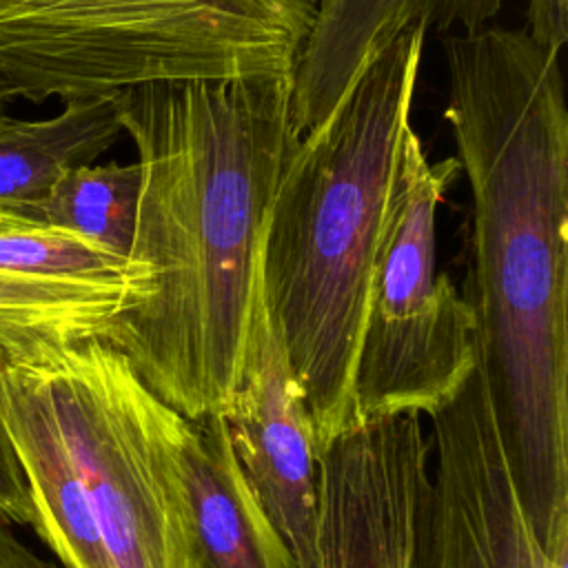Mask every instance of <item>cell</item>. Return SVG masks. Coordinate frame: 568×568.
<instances>
[{
    "label": "cell",
    "mask_w": 568,
    "mask_h": 568,
    "mask_svg": "<svg viewBox=\"0 0 568 568\" xmlns=\"http://www.w3.org/2000/svg\"><path fill=\"white\" fill-rule=\"evenodd\" d=\"M470 191L464 300L515 486L544 552L568 532V109L561 53L521 27L444 38Z\"/></svg>",
    "instance_id": "1"
},
{
    "label": "cell",
    "mask_w": 568,
    "mask_h": 568,
    "mask_svg": "<svg viewBox=\"0 0 568 568\" xmlns=\"http://www.w3.org/2000/svg\"><path fill=\"white\" fill-rule=\"evenodd\" d=\"M291 75L118 91L140 197L124 304L102 339L180 415L224 413L242 366L262 237L297 144Z\"/></svg>",
    "instance_id": "2"
},
{
    "label": "cell",
    "mask_w": 568,
    "mask_h": 568,
    "mask_svg": "<svg viewBox=\"0 0 568 568\" xmlns=\"http://www.w3.org/2000/svg\"><path fill=\"white\" fill-rule=\"evenodd\" d=\"M426 33L410 22L362 60L328 115L297 138L266 217L264 297L317 453L357 419L368 282Z\"/></svg>",
    "instance_id": "3"
},
{
    "label": "cell",
    "mask_w": 568,
    "mask_h": 568,
    "mask_svg": "<svg viewBox=\"0 0 568 568\" xmlns=\"http://www.w3.org/2000/svg\"><path fill=\"white\" fill-rule=\"evenodd\" d=\"M0 413L31 528L62 568H193L178 442L184 415L98 335L0 357Z\"/></svg>",
    "instance_id": "4"
},
{
    "label": "cell",
    "mask_w": 568,
    "mask_h": 568,
    "mask_svg": "<svg viewBox=\"0 0 568 568\" xmlns=\"http://www.w3.org/2000/svg\"><path fill=\"white\" fill-rule=\"evenodd\" d=\"M317 0H0L7 100L291 75Z\"/></svg>",
    "instance_id": "5"
},
{
    "label": "cell",
    "mask_w": 568,
    "mask_h": 568,
    "mask_svg": "<svg viewBox=\"0 0 568 568\" xmlns=\"http://www.w3.org/2000/svg\"><path fill=\"white\" fill-rule=\"evenodd\" d=\"M457 175L455 158L428 160L410 124L368 282L353 384L357 419L430 415L475 368L473 308L437 268V209Z\"/></svg>",
    "instance_id": "6"
},
{
    "label": "cell",
    "mask_w": 568,
    "mask_h": 568,
    "mask_svg": "<svg viewBox=\"0 0 568 568\" xmlns=\"http://www.w3.org/2000/svg\"><path fill=\"white\" fill-rule=\"evenodd\" d=\"M430 419L435 468L422 501L415 568H550L477 368Z\"/></svg>",
    "instance_id": "7"
},
{
    "label": "cell",
    "mask_w": 568,
    "mask_h": 568,
    "mask_svg": "<svg viewBox=\"0 0 568 568\" xmlns=\"http://www.w3.org/2000/svg\"><path fill=\"white\" fill-rule=\"evenodd\" d=\"M428 455L417 413L359 417L317 453V568H415Z\"/></svg>",
    "instance_id": "8"
},
{
    "label": "cell",
    "mask_w": 568,
    "mask_h": 568,
    "mask_svg": "<svg viewBox=\"0 0 568 568\" xmlns=\"http://www.w3.org/2000/svg\"><path fill=\"white\" fill-rule=\"evenodd\" d=\"M222 415L235 457L297 568H317V446L304 393L266 306L262 255L242 366Z\"/></svg>",
    "instance_id": "9"
},
{
    "label": "cell",
    "mask_w": 568,
    "mask_h": 568,
    "mask_svg": "<svg viewBox=\"0 0 568 568\" xmlns=\"http://www.w3.org/2000/svg\"><path fill=\"white\" fill-rule=\"evenodd\" d=\"M178 468L193 568H297L235 457L222 413L182 419Z\"/></svg>",
    "instance_id": "10"
},
{
    "label": "cell",
    "mask_w": 568,
    "mask_h": 568,
    "mask_svg": "<svg viewBox=\"0 0 568 568\" xmlns=\"http://www.w3.org/2000/svg\"><path fill=\"white\" fill-rule=\"evenodd\" d=\"M504 0H317L313 27L291 82V129L302 138L320 124L362 60L410 22L468 33L501 11Z\"/></svg>",
    "instance_id": "11"
},
{
    "label": "cell",
    "mask_w": 568,
    "mask_h": 568,
    "mask_svg": "<svg viewBox=\"0 0 568 568\" xmlns=\"http://www.w3.org/2000/svg\"><path fill=\"white\" fill-rule=\"evenodd\" d=\"M122 135L118 93L64 102L47 120L0 118V213L29 220L71 169L93 164Z\"/></svg>",
    "instance_id": "12"
},
{
    "label": "cell",
    "mask_w": 568,
    "mask_h": 568,
    "mask_svg": "<svg viewBox=\"0 0 568 568\" xmlns=\"http://www.w3.org/2000/svg\"><path fill=\"white\" fill-rule=\"evenodd\" d=\"M124 304V282L31 277L0 271V353L24 357L44 346L102 335Z\"/></svg>",
    "instance_id": "13"
},
{
    "label": "cell",
    "mask_w": 568,
    "mask_h": 568,
    "mask_svg": "<svg viewBox=\"0 0 568 568\" xmlns=\"http://www.w3.org/2000/svg\"><path fill=\"white\" fill-rule=\"evenodd\" d=\"M138 197L140 169L135 162L84 164L64 173L29 220L78 233L126 260L135 233Z\"/></svg>",
    "instance_id": "14"
},
{
    "label": "cell",
    "mask_w": 568,
    "mask_h": 568,
    "mask_svg": "<svg viewBox=\"0 0 568 568\" xmlns=\"http://www.w3.org/2000/svg\"><path fill=\"white\" fill-rule=\"evenodd\" d=\"M0 271L31 277L124 282V260L95 242L53 226L0 233Z\"/></svg>",
    "instance_id": "15"
},
{
    "label": "cell",
    "mask_w": 568,
    "mask_h": 568,
    "mask_svg": "<svg viewBox=\"0 0 568 568\" xmlns=\"http://www.w3.org/2000/svg\"><path fill=\"white\" fill-rule=\"evenodd\" d=\"M0 357H4L0 353ZM0 521L31 526L33 506L11 435L0 413Z\"/></svg>",
    "instance_id": "16"
},
{
    "label": "cell",
    "mask_w": 568,
    "mask_h": 568,
    "mask_svg": "<svg viewBox=\"0 0 568 568\" xmlns=\"http://www.w3.org/2000/svg\"><path fill=\"white\" fill-rule=\"evenodd\" d=\"M526 31L541 47L561 53L568 40V0H526Z\"/></svg>",
    "instance_id": "17"
},
{
    "label": "cell",
    "mask_w": 568,
    "mask_h": 568,
    "mask_svg": "<svg viewBox=\"0 0 568 568\" xmlns=\"http://www.w3.org/2000/svg\"><path fill=\"white\" fill-rule=\"evenodd\" d=\"M0 568H58L53 561L31 550L18 535L0 521Z\"/></svg>",
    "instance_id": "18"
},
{
    "label": "cell",
    "mask_w": 568,
    "mask_h": 568,
    "mask_svg": "<svg viewBox=\"0 0 568 568\" xmlns=\"http://www.w3.org/2000/svg\"><path fill=\"white\" fill-rule=\"evenodd\" d=\"M27 226H36V222L18 217V215H9V213H0V233L4 231H18V229H27Z\"/></svg>",
    "instance_id": "19"
},
{
    "label": "cell",
    "mask_w": 568,
    "mask_h": 568,
    "mask_svg": "<svg viewBox=\"0 0 568 568\" xmlns=\"http://www.w3.org/2000/svg\"><path fill=\"white\" fill-rule=\"evenodd\" d=\"M7 104H9V100L2 95V91H0V118L2 115H7Z\"/></svg>",
    "instance_id": "20"
}]
</instances>
